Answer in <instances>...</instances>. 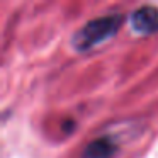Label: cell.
Returning a JSON list of instances; mask_svg holds the SVG:
<instances>
[{"mask_svg":"<svg viewBox=\"0 0 158 158\" xmlns=\"http://www.w3.org/2000/svg\"><path fill=\"white\" fill-rule=\"evenodd\" d=\"M124 17L121 14H107L95 17L78 27L72 36V46L78 53H85L117 34Z\"/></svg>","mask_w":158,"mask_h":158,"instance_id":"obj_1","label":"cell"},{"mask_svg":"<svg viewBox=\"0 0 158 158\" xmlns=\"http://www.w3.org/2000/svg\"><path fill=\"white\" fill-rule=\"evenodd\" d=\"M131 27L138 34H153L158 32V7L141 5L131 14Z\"/></svg>","mask_w":158,"mask_h":158,"instance_id":"obj_2","label":"cell"},{"mask_svg":"<svg viewBox=\"0 0 158 158\" xmlns=\"http://www.w3.org/2000/svg\"><path fill=\"white\" fill-rule=\"evenodd\" d=\"M117 153V143L112 136H100L92 139L83 148L82 158H114Z\"/></svg>","mask_w":158,"mask_h":158,"instance_id":"obj_3","label":"cell"}]
</instances>
